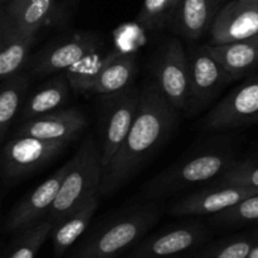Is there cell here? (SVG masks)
Instances as JSON below:
<instances>
[{
  "label": "cell",
  "instance_id": "cell-1",
  "mask_svg": "<svg viewBox=\"0 0 258 258\" xmlns=\"http://www.w3.org/2000/svg\"><path fill=\"white\" fill-rule=\"evenodd\" d=\"M179 125V111L170 105L155 81L143 87L138 115L112 160L103 168L100 197L117 193L144 170L171 139Z\"/></svg>",
  "mask_w": 258,
  "mask_h": 258
},
{
  "label": "cell",
  "instance_id": "cell-2",
  "mask_svg": "<svg viewBox=\"0 0 258 258\" xmlns=\"http://www.w3.org/2000/svg\"><path fill=\"white\" fill-rule=\"evenodd\" d=\"M237 160V149L232 143L213 141L193 149L156 174L145 184L141 197L161 201L169 196L216 183Z\"/></svg>",
  "mask_w": 258,
  "mask_h": 258
},
{
  "label": "cell",
  "instance_id": "cell-3",
  "mask_svg": "<svg viewBox=\"0 0 258 258\" xmlns=\"http://www.w3.org/2000/svg\"><path fill=\"white\" fill-rule=\"evenodd\" d=\"M163 214L161 201L141 202L121 208L87 236L72 258H115L138 243Z\"/></svg>",
  "mask_w": 258,
  "mask_h": 258
},
{
  "label": "cell",
  "instance_id": "cell-4",
  "mask_svg": "<svg viewBox=\"0 0 258 258\" xmlns=\"http://www.w3.org/2000/svg\"><path fill=\"white\" fill-rule=\"evenodd\" d=\"M103 165L100 148L87 136L73 158L47 218L58 224L90 199L100 196Z\"/></svg>",
  "mask_w": 258,
  "mask_h": 258
},
{
  "label": "cell",
  "instance_id": "cell-5",
  "mask_svg": "<svg viewBox=\"0 0 258 258\" xmlns=\"http://www.w3.org/2000/svg\"><path fill=\"white\" fill-rule=\"evenodd\" d=\"M143 87L135 86L118 92L101 96L100 115V153L105 168L127 136L141 101Z\"/></svg>",
  "mask_w": 258,
  "mask_h": 258
},
{
  "label": "cell",
  "instance_id": "cell-6",
  "mask_svg": "<svg viewBox=\"0 0 258 258\" xmlns=\"http://www.w3.org/2000/svg\"><path fill=\"white\" fill-rule=\"evenodd\" d=\"M72 141L42 140L32 136L13 135L2 151V179L10 186L38 173L54 160Z\"/></svg>",
  "mask_w": 258,
  "mask_h": 258
},
{
  "label": "cell",
  "instance_id": "cell-7",
  "mask_svg": "<svg viewBox=\"0 0 258 258\" xmlns=\"http://www.w3.org/2000/svg\"><path fill=\"white\" fill-rule=\"evenodd\" d=\"M258 122V73L249 76L211 108L199 130L224 133Z\"/></svg>",
  "mask_w": 258,
  "mask_h": 258
},
{
  "label": "cell",
  "instance_id": "cell-8",
  "mask_svg": "<svg viewBox=\"0 0 258 258\" xmlns=\"http://www.w3.org/2000/svg\"><path fill=\"white\" fill-rule=\"evenodd\" d=\"M138 71L136 59L133 55L111 53L92 68H70L66 71L71 86L78 92L95 95H110L130 87Z\"/></svg>",
  "mask_w": 258,
  "mask_h": 258
},
{
  "label": "cell",
  "instance_id": "cell-9",
  "mask_svg": "<svg viewBox=\"0 0 258 258\" xmlns=\"http://www.w3.org/2000/svg\"><path fill=\"white\" fill-rule=\"evenodd\" d=\"M153 73L164 97L179 112H186L190 98V64L188 52L178 39L160 47L154 59Z\"/></svg>",
  "mask_w": 258,
  "mask_h": 258
},
{
  "label": "cell",
  "instance_id": "cell-10",
  "mask_svg": "<svg viewBox=\"0 0 258 258\" xmlns=\"http://www.w3.org/2000/svg\"><path fill=\"white\" fill-rule=\"evenodd\" d=\"M188 57L190 98L185 115L193 118L206 111L234 80L221 63L212 57L206 45L190 48Z\"/></svg>",
  "mask_w": 258,
  "mask_h": 258
},
{
  "label": "cell",
  "instance_id": "cell-11",
  "mask_svg": "<svg viewBox=\"0 0 258 258\" xmlns=\"http://www.w3.org/2000/svg\"><path fill=\"white\" fill-rule=\"evenodd\" d=\"M101 39L92 33H76L57 40L35 55L32 66V77L45 78L66 72L77 63L97 52Z\"/></svg>",
  "mask_w": 258,
  "mask_h": 258
},
{
  "label": "cell",
  "instance_id": "cell-12",
  "mask_svg": "<svg viewBox=\"0 0 258 258\" xmlns=\"http://www.w3.org/2000/svg\"><path fill=\"white\" fill-rule=\"evenodd\" d=\"M70 168V161L60 166L55 173L45 179L40 185L20 199L8 213L4 222L7 233L20 232L48 217L50 208L58 196L62 181Z\"/></svg>",
  "mask_w": 258,
  "mask_h": 258
},
{
  "label": "cell",
  "instance_id": "cell-13",
  "mask_svg": "<svg viewBox=\"0 0 258 258\" xmlns=\"http://www.w3.org/2000/svg\"><path fill=\"white\" fill-rule=\"evenodd\" d=\"M256 193L258 189L247 186L211 184L179 199L169 208V213L175 217L216 216Z\"/></svg>",
  "mask_w": 258,
  "mask_h": 258
},
{
  "label": "cell",
  "instance_id": "cell-14",
  "mask_svg": "<svg viewBox=\"0 0 258 258\" xmlns=\"http://www.w3.org/2000/svg\"><path fill=\"white\" fill-rule=\"evenodd\" d=\"M207 237L208 229L202 222H184L149 237L130 258H173L198 246Z\"/></svg>",
  "mask_w": 258,
  "mask_h": 258
},
{
  "label": "cell",
  "instance_id": "cell-15",
  "mask_svg": "<svg viewBox=\"0 0 258 258\" xmlns=\"http://www.w3.org/2000/svg\"><path fill=\"white\" fill-rule=\"evenodd\" d=\"M211 44L238 42L258 35V3L231 0L221 8L211 30Z\"/></svg>",
  "mask_w": 258,
  "mask_h": 258
},
{
  "label": "cell",
  "instance_id": "cell-16",
  "mask_svg": "<svg viewBox=\"0 0 258 258\" xmlns=\"http://www.w3.org/2000/svg\"><path fill=\"white\" fill-rule=\"evenodd\" d=\"M86 116L76 107L59 108L22 122L14 135L32 136L42 140L73 141L86 127Z\"/></svg>",
  "mask_w": 258,
  "mask_h": 258
},
{
  "label": "cell",
  "instance_id": "cell-17",
  "mask_svg": "<svg viewBox=\"0 0 258 258\" xmlns=\"http://www.w3.org/2000/svg\"><path fill=\"white\" fill-rule=\"evenodd\" d=\"M227 0H179L174 27L188 40H198L208 30Z\"/></svg>",
  "mask_w": 258,
  "mask_h": 258
},
{
  "label": "cell",
  "instance_id": "cell-18",
  "mask_svg": "<svg viewBox=\"0 0 258 258\" xmlns=\"http://www.w3.org/2000/svg\"><path fill=\"white\" fill-rule=\"evenodd\" d=\"M37 35L20 32L4 14L0 19V78L7 80L22 72Z\"/></svg>",
  "mask_w": 258,
  "mask_h": 258
},
{
  "label": "cell",
  "instance_id": "cell-19",
  "mask_svg": "<svg viewBox=\"0 0 258 258\" xmlns=\"http://www.w3.org/2000/svg\"><path fill=\"white\" fill-rule=\"evenodd\" d=\"M206 47L234 81L253 75L258 70V35L224 44H207Z\"/></svg>",
  "mask_w": 258,
  "mask_h": 258
},
{
  "label": "cell",
  "instance_id": "cell-20",
  "mask_svg": "<svg viewBox=\"0 0 258 258\" xmlns=\"http://www.w3.org/2000/svg\"><path fill=\"white\" fill-rule=\"evenodd\" d=\"M71 83L66 75H55L30 93L19 113V122L63 108L70 97Z\"/></svg>",
  "mask_w": 258,
  "mask_h": 258
},
{
  "label": "cell",
  "instance_id": "cell-21",
  "mask_svg": "<svg viewBox=\"0 0 258 258\" xmlns=\"http://www.w3.org/2000/svg\"><path fill=\"white\" fill-rule=\"evenodd\" d=\"M57 9V0H8L2 14L20 32L37 35Z\"/></svg>",
  "mask_w": 258,
  "mask_h": 258
},
{
  "label": "cell",
  "instance_id": "cell-22",
  "mask_svg": "<svg viewBox=\"0 0 258 258\" xmlns=\"http://www.w3.org/2000/svg\"><path fill=\"white\" fill-rule=\"evenodd\" d=\"M100 196L90 199L77 211L71 213L63 221L55 224L52 232L53 249H54L55 256H62L85 233L88 224L91 223V219L93 218V214L96 213L98 206H100Z\"/></svg>",
  "mask_w": 258,
  "mask_h": 258
},
{
  "label": "cell",
  "instance_id": "cell-23",
  "mask_svg": "<svg viewBox=\"0 0 258 258\" xmlns=\"http://www.w3.org/2000/svg\"><path fill=\"white\" fill-rule=\"evenodd\" d=\"M30 76L19 72L2 81L0 87V140H7L13 121L19 116L23 105L28 97Z\"/></svg>",
  "mask_w": 258,
  "mask_h": 258
},
{
  "label": "cell",
  "instance_id": "cell-24",
  "mask_svg": "<svg viewBox=\"0 0 258 258\" xmlns=\"http://www.w3.org/2000/svg\"><path fill=\"white\" fill-rule=\"evenodd\" d=\"M53 229L54 223L47 218L20 231L10 246L7 258H34Z\"/></svg>",
  "mask_w": 258,
  "mask_h": 258
},
{
  "label": "cell",
  "instance_id": "cell-25",
  "mask_svg": "<svg viewBox=\"0 0 258 258\" xmlns=\"http://www.w3.org/2000/svg\"><path fill=\"white\" fill-rule=\"evenodd\" d=\"M179 0H144L138 22L150 30L163 29L174 22Z\"/></svg>",
  "mask_w": 258,
  "mask_h": 258
},
{
  "label": "cell",
  "instance_id": "cell-26",
  "mask_svg": "<svg viewBox=\"0 0 258 258\" xmlns=\"http://www.w3.org/2000/svg\"><path fill=\"white\" fill-rule=\"evenodd\" d=\"M212 222L222 227H242L258 223V193L239 202L227 211L212 216Z\"/></svg>",
  "mask_w": 258,
  "mask_h": 258
},
{
  "label": "cell",
  "instance_id": "cell-27",
  "mask_svg": "<svg viewBox=\"0 0 258 258\" xmlns=\"http://www.w3.org/2000/svg\"><path fill=\"white\" fill-rule=\"evenodd\" d=\"M214 184L258 189V154L237 159L236 163Z\"/></svg>",
  "mask_w": 258,
  "mask_h": 258
},
{
  "label": "cell",
  "instance_id": "cell-28",
  "mask_svg": "<svg viewBox=\"0 0 258 258\" xmlns=\"http://www.w3.org/2000/svg\"><path fill=\"white\" fill-rule=\"evenodd\" d=\"M257 233L258 231H254L224 239L199 258H247L256 242Z\"/></svg>",
  "mask_w": 258,
  "mask_h": 258
},
{
  "label": "cell",
  "instance_id": "cell-29",
  "mask_svg": "<svg viewBox=\"0 0 258 258\" xmlns=\"http://www.w3.org/2000/svg\"><path fill=\"white\" fill-rule=\"evenodd\" d=\"M247 258H258V233H257L256 242H254L253 247H252L251 252H249L248 257H247Z\"/></svg>",
  "mask_w": 258,
  "mask_h": 258
},
{
  "label": "cell",
  "instance_id": "cell-30",
  "mask_svg": "<svg viewBox=\"0 0 258 258\" xmlns=\"http://www.w3.org/2000/svg\"><path fill=\"white\" fill-rule=\"evenodd\" d=\"M244 2H252V3H258V0H244Z\"/></svg>",
  "mask_w": 258,
  "mask_h": 258
},
{
  "label": "cell",
  "instance_id": "cell-31",
  "mask_svg": "<svg viewBox=\"0 0 258 258\" xmlns=\"http://www.w3.org/2000/svg\"><path fill=\"white\" fill-rule=\"evenodd\" d=\"M7 2H8V0H3L2 3H3V4H4V3H7Z\"/></svg>",
  "mask_w": 258,
  "mask_h": 258
},
{
  "label": "cell",
  "instance_id": "cell-32",
  "mask_svg": "<svg viewBox=\"0 0 258 258\" xmlns=\"http://www.w3.org/2000/svg\"><path fill=\"white\" fill-rule=\"evenodd\" d=\"M2 2H3V0H2Z\"/></svg>",
  "mask_w": 258,
  "mask_h": 258
}]
</instances>
